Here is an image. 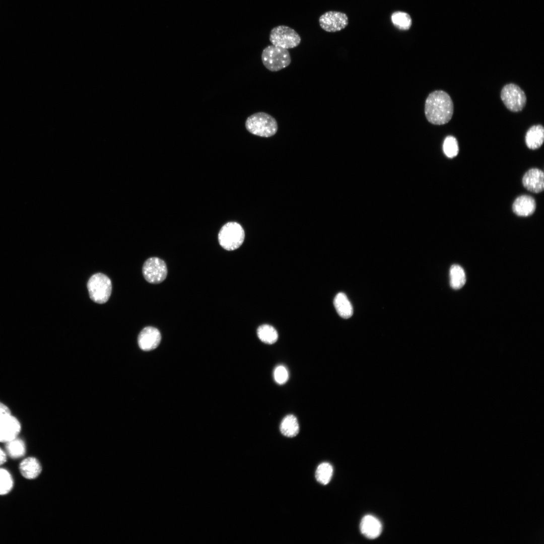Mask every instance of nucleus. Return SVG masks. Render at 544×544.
Returning a JSON list of instances; mask_svg holds the SVG:
<instances>
[{
    "instance_id": "obj_1",
    "label": "nucleus",
    "mask_w": 544,
    "mask_h": 544,
    "mask_svg": "<svg viewBox=\"0 0 544 544\" xmlns=\"http://www.w3.org/2000/svg\"><path fill=\"white\" fill-rule=\"evenodd\" d=\"M453 103L449 95L442 90L431 93L426 99L425 114L432 124L442 125L448 122L453 113Z\"/></svg>"
},
{
    "instance_id": "obj_2",
    "label": "nucleus",
    "mask_w": 544,
    "mask_h": 544,
    "mask_svg": "<svg viewBox=\"0 0 544 544\" xmlns=\"http://www.w3.org/2000/svg\"><path fill=\"white\" fill-rule=\"evenodd\" d=\"M245 125L250 133L263 138L273 137L278 130L277 120L264 112H258L250 115L246 119Z\"/></svg>"
},
{
    "instance_id": "obj_3",
    "label": "nucleus",
    "mask_w": 544,
    "mask_h": 544,
    "mask_svg": "<svg viewBox=\"0 0 544 544\" xmlns=\"http://www.w3.org/2000/svg\"><path fill=\"white\" fill-rule=\"evenodd\" d=\"M261 59L263 65L271 72H278L289 66L291 62V55L288 49L272 44L263 49Z\"/></svg>"
},
{
    "instance_id": "obj_4",
    "label": "nucleus",
    "mask_w": 544,
    "mask_h": 544,
    "mask_svg": "<svg viewBox=\"0 0 544 544\" xmlns=\"http://www.w3.org/2000/svg\"><path fill=\"white\" fill-rule=\"evenodd\" d=\"M87 288L91 299L95 303L106 302L111 294L112 284L105 275L97 273L92 275L87 283Z\"/></svg>"
},
{
    "instance_id": "obj_5",
    "label": "nucleus",
    "mask_w": 544,
    "mask_h": 544,
    "mask_svg": "<svg viewBox=\"0 0 544 544\" xmlns=\"http://www.w3.org/2000/svg\"><path fill=\"white\" fill-rule=\"evenodd\" d=\"M245 233L242 226L236 222H228L221 229L218 234L220 245L225 250L238 248L243 243Z\"/></svg>"
},
{
    "instance_id": "obj_6",
    "label": "nucleus",
    "mask_w": 544,
    "mask_h": 544,
    "mask_svg": "<svg viewBox=\"0 0 544 544\" xmlns=\"http://www.w3.org/2000/svg\"><path fill=\"white\" fill-rule=\"evenodd\" d=\"M269 40L272 45L287 49L297 47L301 42V38L295 30L283 25L271 29Z\"/></svg>"
},
{
    "instance_id": "obj_7",
    "label": "nucleus",
    "mask_w": 544,
    "mask_h": 544,
    "mask_svg": "<svg viewBox=\"0 0 544 544\" xmlns=\"http://www.w3.org/2000/svg\"><path fill=\"white\" fill-rule=\"evenodd\" d=\"M501 98L505 106L513 112L522 110L526 103L524 91L518 85L512 83L503 87L501 91Z\"/></svg>"
},
{
    "instance_id": "obj_8",
    "label": "nucleus",
    "mask_w": 544,
    "mask_h": 544,
    "mask_svg": "<svg viewBox=\"0 0 544 544\" xmlns=\"http://www.w3.org/2000/svg\"><path fill=\"white\" fill-rule=\"evenodd\" d=\"M143 275L145 280L151 284L162 282L167 275V268L165 261L156 257L148 258L144 263Z\"/></svg>"
},
{
    "instance_id": "obj_9",
    "label": "nucleus",
    "mask_w": 544,
    "mask_h": 544,
    "mask_svg": "<svg viewBox=\"0 0 544 544\" xmlns=\"http://www.w3.org/2000/svg\"><path fill=\"white\" fill-rule=\"evenodd\" d=\"M318 23L324 31L336 32L343 30L348 26L349 19L347 14L343 12L329 11L319 17Z\"/></svg>"
},
{
    "instance_id": "obj_10",
    "label": "nucleus",
    "mask_w": 544,
    "mask_h": 544,
    "mask_svg": "<svg viewBox=\"0 0 544 544\" xmlns=\"http://www.w3.org/2000/svg\"><path fill=\"white\" fill-rule=\"evenodd\" d=\"M161 335L159 330L153 326L144 328L140 332L138 342L143 350L149 351L156 349L160 344Z\"/></svg>"
},
{
    "instance_id": "obj_11",
    "label": "nucleus",
    "mask_w": 544,
    "mask_h": 544,
    "mask_svg": "<svg viewBox=\"0 0 544 544\" xmlns=\"http://www.w3.org/2000/svg\"><path fill=\"white\" fill-rule=\"evenodd\" d=\"M21 430L18 419L11 414L0 421V442L6 443L17 437Z\"/></svg>"
},
{
    "instance_id": "obj_12",
    "label": "nucleus",
    "mask_w": 544,
    "mask_h": 544,
    "mask_svg": "<svg viewBox=\"0 0 544 544\" xmlns=\"http://www.w3.org/2000/svg\"><path fill=\"white\" fill-rule=\"evenodd\" d=\"M523 186L529 191L539 193L544 189V174L542 170L532 168L528 170L522 178Z\"/></svg>"
},
{
    "instance_id": "obj_13",
    "label": "nucleus",
    "mask_w": 544,
    "mask_h": 544,
    "mask_svg": "<svg viewBox=\"0 0 544 544\" xmlns=\"http://www.w3.org/2000/svg\"><path fill=\"white\" fill-rule=\"evenodd\" d=\"M360 527L361 533L370 539H374L378 537L382 530L380 521L371 515H367L363 517L361 520Z\"/></svg>"
},
{
    "instance_id": "obj_14",
    "label": "nucleus",
    "mask_w": 544,
    "mask_h": 544,
    "mask_svg": "<svg viewBox=\"0 0 544 544\" xmlns=\"http://www.w3.org/2000/svg\"><path fill=\"white\" fill-rule=\"evenodd\" d=\"M536 203L530 196L523 195L518 197L512 206L513 212L517 215L527 217L532 215L535 211Z\"/></svg>"
},
{
    "instance_id": "obj_15",
    "label": "nucleus",
    "mask_w": 544,
    "mask_h": 544,
    "mask_svg": "<svg viewBox=\"0 0 544 544\" xmlns=\"http://www.w3.org/2000/svg\"><path fill=\"white\" fill-rule=\"evenodd\" d=\"M19 469L21 474L29 480L36 478L42 470L38 460L32 457H27L22 460L20 464Z\"/></svg>"
},
{
    "instance_id": "obj_16",
    "label": "nucleus",
    "mask_w": 544,
    "mask_h": 544,
    "mask_svg": "<svg viewBox=\"0 0 544 544\" xmlns=\"http://www.w3.org/2000/svg\"><path fill=\"white\" fill-rule=\"evenodd\" d=\"M525 140L527 147L530 149L539 148L543 143V127L540 124L532 126L527 131Z\"/></svg>"
},
{
    "instance_id": "obj_17",
    "label": "nucleus",
    "mask_w": 544,
    "mask_h": 544,
    "mask_svg": "<svg viewBox=\"0 0 544 544\" xmlns=\"http://www.w3.org/2000/svg\"><path fill=\"white\" fill-rule=\"evenodd\" d=\"M333 304L338 314L342 318L347 319L353 313L352 305L345 294L340 292L334 298Z\"/></svg>"
},
{
    "instance_id": "obj_18",
    "label": "nucleus",
    "mask_w": 544,
    "mask_h": 544,
    "mask_svg": "<svg viewBox=\"0 0 544 544\" xmlns=\"http://www.w3.org/2000/svg\"><path fill=\"white\" fill-rule=\"evenodd\" d=\"M280 430L281 433L287 437H294L299 432V425L296 417L293 415L286 416L282 421Z\"/></svg>"
},
{
    "instance_id": "obj_19",
    "label": "nucleus",
    "mask_w": 544,
    "mask_h": 544,
    "mask_svg": "<svg viewBox=\"0 0 544 544\" xmlns=\"http://www.w3.org/2000/svg\"><path fill=\"white\" fill-rule=\"evenodd\" d=\"M450 285L455 290L462 288L465 283L466 276L463 269L459 265H452L449 270Z\"/></svg>"
},
{
    "instance_id": "obj_20",
    "label": "nucleus",
    "mask_w": 544,
    "mask_h": 544,
    "mask_svg": "<svg viewBox=\"0 0 544 544\" xmlns=\"http://www.w3.org/2000/svg\"><path fill=\"white\" fill-rule=\"evenodd\" d=\"M257 334L259 339L266 344H273L278 338V333L276 329L268 324H263L259 326L257 330Z\"/></svg>"
},
{
    "instance_id": "obj_21",
    "label": "nucleus",
    "mask_w": 544,
    "mask_h": 544,
    "mask_svg": "<svg viewBox=\"0 0 544 544\" xmlns=\"http://www.w3.org/2000/svg\"><path fill=\"white\" fill-rule=\"evenodd\" d=\"M6 449L9 456L12 458H19L25 453L26 448L24 442L21 439L16 438L6 443Z\"/></svg>"
},
{
    "instance_id": "obj_22",
    "label": "nucleus",
    "mask_w": 544,
    "mask_h": 544,
    "mask_svg": "<svg viewBox=\"0 0 544 544\" xmlns=\"http://www.w3.org/2000/svg\"><path fill=\"white\" fill-rule=\"evenodd\" d=\"M393 25L401 30H407L412 26V18L410 15L404 12H394L391 17Z\"/></svg>"
},
{
    "instance_id": "obj_23",
    "label": "nucleus",
    "mask_w": 544,
    "mask_h": 544,
    "mask_svg": "<svg viewBox=\"0 0 544 544\" xmlns=\"http://www.w3.org/2000/svg\"><path fill=\"white\" fill-rule=\"evenodd\" d=\"M333 474L332 465L327 462L320 464L315 472V478L321 484L327 485L331 480Z\"/></svg>"
},
{
    "instance_id": "obj_24",
    "label": "nucleus",
    "mask_w": 544,
    "mask_h": 544,
    "mask_svg": "<svg viewBox=\"0 0 544 544\" xmlns=\"http://www.w3.org/2000/svg\"><path fill=\"white\" fill-rule=\"evenodd\" d=\"M443 150L445 155L448 158H453L458 153V145L456 138L453 136H447L443 144Z\"/></svg>"
},
{
    "instance_id": "obj_25",
    "label": "nucleus",
    "mask_w": 544,
    "mask_h": 544,
    "mask_svg": "<svg viewBox=\"0 0 544 544\" xmlns=\"http://www.w3.org/2000/svg\"><path fill=\"white\" fill-rule=\"evenodd\" d=\"M13 486V481L10 473L4 468H0V495L8 494Z\"/></svg>"
},
{
    "instance_id": "obj_26",
    "label": "nucleus",
    "mask_w": 544,
    "mask_h": 544,
    "mask_svg": "<svg viewBox=\"0 0 544 544\" xmlns=\"http://www.w3.org/2000/svg\"><path fill=\"white\" fill-rule=\"evenodd\" d=\"M274 376L275 381L279 384L285 383L289 378L287 369L282 365L278 366L275 368Z\"/></svg>"
},
{
    "instance_id": "obj_27",
    "label": "nucleus",
    "mask_w": 544,
    "mask_h": 544,
    "mask_svg": "<svg viewBox=\"0 0 544 544\" xmlns=\"http://www.w3.org/2000/svg\"><path fill=\"white\" fill-rule=\"evenodd\" d=\"M11 414L10 410L8 407L0 402V421Z\"/></svg>"
},
{
    "instance_id": "obj_28",
    "label": "nucleus",
    "mask_w": 544,
    "mask_h": 544,
    "mask_svg": "<svg viewBox=\"0 0 544 544\" xmlns=\"http://www.w3.org/2000/svg\"><path fill=\"white\" fill-rule=\"evenodd\" d=\"M7 460V455L6 453L0 448V465H2Z\"/></svg>"
}]
</instances>
